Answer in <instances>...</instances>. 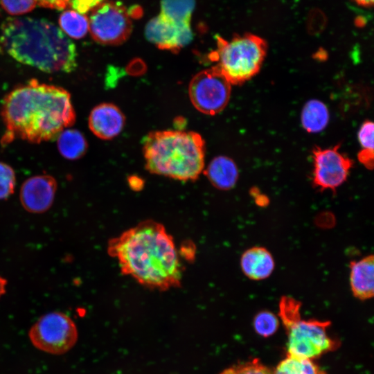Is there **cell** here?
<instances>
[{"instance_id":"4dcf8cb0","label":"cell","mask_w":374,"mask_h":374,"mask_svg":"<svg viewBox=\"0 0 374 374\" xmlns=\"http://www.w3.org/2000/svg\"><path fill=\"white\" fill-rule=\"evenodd\" d=\"M128 182L130 188L134 190H139L143 186V183L141 179L136 176L130 177Z\"/></svg>"},{"instance_id":"6da1fadb","label":"cell","mask_w":374,"mask_h":374,"mask_svg":"<svg viewBox=\"0 0 374 374\" xmlns=\"http://www.w3.org/2000/svg\"><path fill=\"white\" fill-rule=\"evenodd\" d=\"M108 254L123 274L150 289L166 291L181 284L183 267L174 240L165 226L147 220L108 242Z\"/></svg>"},{"instance_id":"ac0fdd59","label":"cell","mask_w":374,"mask_h":374,"mask_svg":"<svg viewBox=\"0 0 374 374\" xmlns=\"http://www.w3.org/2000/svg\"><path fill=\"white\" fill-rule=\"evenodd\" d=\"M57 148L62 156L67 159L81 158L87 149V142L77 130H64L58 135Z\"/></svg>"},{"instance_id":"1f68e13d","label":"cell","mask_w":374,"mask_h":374,"mask_svg":"<svg viewBox=\"0 0 374 374\" xmlns=\"http://www.w3.org/2000/svg\"><path fill=\"white\" fill-rule=\"evenodd\" d=\"M8 281L6 278L0 276V298L6 293V285Z\"/></svg>"},{"instance_id":"9a60e30c","label":"cell","mask_w":374,"mask_h":374,"mask_svg":"<svg viewBox=\"0 0 374 374\" xmlns=\"http://www.w3.org/2000/svg\"><path fill=\"white\" fill-rule=\"evenodd\" d=\"M240 266L244 274L254 280L268 278L275 267L271 253L262 247H253L246 250L242 255Z\"/></svg>"},{"instance_id":"44dd1931","label":"cell","mask_w":374,"mask_h":374,"mask_svg":"<svg viewBox=\"0 0 374 374\" xmlns=\"http://www.w3.org/2000/svg\"><path fill=\"white\" fill-rule=\"evenodd\" d=\"M272 374H326L312 359L287 355Z\"/></svg>"},{"instance_id":"d6a6232c","label":"cell","mask_w":374,"mask_h":374,"mask_svg":"<svg viewBox=\"0 0 374 374\" xmlns=\"http://www.w3.org/2000/svg\"><path fill=\"white\" fill-rule=\"evenodd\" d=\"M357 4L364 6L371 7L373 4V0H354Z\"/></svg>"},{"instance_id":"cb8c5ba5","label":"cell","mask_w":374,"mask_h":374,"mask_svg":"<svg viewBox=\"0 0 374 374\" xmlns=\"http://www.w3.org/2000/svg\"><path fill=\"white\" fill-rule=\"evenodd\" d=\"M220 374H272V372L258 359L234 365Z\"/></svg>"},{"instance_id":"7a4b0ae2","label":"cell","mask_w":374,"mask_h":374,"mask_svg":"<svg viewBox=\"0 0 374 374\" xmlns=\"http://www.w3.org/2000/svg\"><path fill=\"white\" fill-rule=\"evenodd\" d=\"M1 114L6 127L3 145L15 139L33 143L49 141L75 121L70 93L35 79L6 96Z\"/></svg>"},{"instance_id":"e0dca14e","label":"cell","mask_w":374,"mask_h":374,"mask_svg":"<svg viewBox=\"0 0 374 374\" xmlns=\"http://www.w3.org/2000/svg\"><path fill=\"white\" fill-rule=\"evenodd\" d=\"M329 121V112L326 105L319 100H310L304 105L301 113V123L308 132L322 131Z\"/></svg>"},{"instance_id":"30bf717a","label":"cell","mask_w":374,"mask_h":374,"mask_svg":"<svg viewBox=\"0 0 374 374\" xmlns=\"http://www.w3.org/2000/svg\"><path fill=\"white\" fill-rule=\"evenodd\" d=\"M313 184L321 190L335 191L347 179L353 161L339 151V145L332 148H315L313 150Z\"/></svg>"},{"instance_id":"3957f363","label":"cell","mask_w":374,"mask_h":374,"mask_svg":"<svg viewBox=\"0 0 374 374\" xmlns=\"http://www.w3.org/2000/svg\"><path fill=\"white\" fill-rule=\"evenodd\" d=\"M0 52L46 73H71L77 66L74 43L44 19H6L0 30Z\"/></svg>"},{"instance_id":"2e32d148","label":"cell","mask_w":374,"mask_h":374,"mask_svg":"<svg viewBox=\"0 0 374 374\" xmlns=\"http://www.w3.org/2000/svg\"><path fill=\"white\" fill-rule=\"evenodd\" d=\"M205 175L214 187L226 190L235 185L238 178V170L231 159L219 156L209 163Z\"/></svg>"},{"instance_id":"d6986e66","label":"cell","mask_w":374,"mask_h":374,"mask_svg":"<svg viewBox=\"0 0 374 374\" xmlns=\"http://www.w3.org/2000/svg\"><path fill=\"white\" fill-rule=\"evenodd\" d=\"M58 22L61 30L74 39L84 37L89 31L88 17L73 10L64 11L60 15Z\"/></svg>"},{"instance_id":"8fae6325","label":"cell","mask_w":374,"mask_h":374,"mask_svg":"<svg viewBox=\"0 0 374 374\" xmlns=\"http://www.w3.org/2000/svg\"><path fill=\"white\" fill-rule=\"evenodd\" d=\"M145 35L158 48L172 52H178L193 39L190 23H175L161 14L147 23Z\"/></svg>"},{"instance_id":"ba28073f","label":"cell","mask_w":374,"mask_h":374,"mask_svg":"<svg viewBox=\"0 0 374 374\" xmlns=\"http://www.w3.org/2000/svg\"><path fill=\"white\" fill-rule=\"evenodd\" d=\"M32 344L40 350L61 355L76 343L78 330L73 321L66 314L53 312L41 317L29 331Z\"/></svg>"},{"instance_id":"f1b7e54d","label":"cell","mask_w":374,"mask_h":374,"mask_svg":"<svg viewBox=\"0 0 374 374\" xmlns=\"http://www.w3.org/2000/svg\"><path fill=\"white\" fill-rule=\"evenodd\" d=\"M359 161L368 169L373 168V150L362 149L357 154Z\"/></svg>"},{"instance_id":"277c9868","label":"cell","mask_w":374,"mask_h":374,"mask_svg":"<svg viewBox=\"0 0 374 374\" xmlns=\"http://www.w3.org/2000/svg\"><path fill=\"white\" fill-rule=\"evenodd\" d=\"M143 152L146 169L155 175L194 181L204 168V141L195 132H152L143 139Z\"/></svg>"},{"instance_id":"8992f818","label":"cell","mask_w":374,"mask_h":374,"mask_svg":"<svg viewBox=\"0 0 374 374\" xmlns=\"http://www.w3.org/2000/svg\"><path fill=\"white\" fill-rule=\"evenodd\" d=\"M267 50L266 42L253 34L236 35L230 40L218 36L211 58L231 84H240L258 73Z\"/></svg>"},{"instance_id":"52a82bcc","label":"cell","mask_w":374,"mask_h":374,"mask_svg":"<svg viewBox=\"0 0 374 374\" xmlns=\"http://www.w3.org/2000/svg\"><path fill=\"white\" fill-rule=\"evenodd\" d=\"M89 31L98 43L118 45L131 35L132 22L126 8L120 2L103 0L89 13Z\"/></svg>"},{"instance_id":"ffe728a7","label":"cell","mask_w":374,"mask_h":374,"mask_svg":"<svg viewBox=\"0 0 374 374\" xmlns=\"http://www.w3.org/2000/svg\"><path fill=\"white\" fill-rule=\"evenodd\" d=\"M195 0H161V12L175 23H190Z\"/></svg>"},{"instance_id":"9c48e42d","label":"cell","mask_w":374,"mask_h":374,"mask_svg":"<svg viewBox=\"0 0 374 374\" xmlns=\"http://www.w3.org/2000/svg\"><path fill=\"white\" fill-rule=\"evenodd\" d=\"M231 85L221 71L213 66L199 72L192 78L188 89L190 99L200 112L214 115L226 106Z\"/></svg>"},{"instance_id":"4fadbf2b","label":"cell","mask_w":374,"mask_h":374,"mask_svg":"<svg viewBox=\"0 0 374 374\" xmlns=\"http://www.w3.org/2000/svg\"><path fill=\"white\" fill-rule=\"evenodd\" d=\"M125 117L121 109L112 103H101L96 106L89 117V127L98 138L111 139L123 128Z\"/></svg>"},{"instance_id":"4316f807","label":"cell","mask_w":374,"mask_h":374,"mask_svg":"<svg viewBox=\"0 0 374 374\" xmlns=\"http://www.w3.org/2000/svg\"><path fill=\"white\" fill-rule=\"evenodd\" d=\"M103 0H70L69 6L73 10L85 15Z\"/></svg>"},{"instance_id":"7402d4cb","label":"cell","mask_w":374,"mask_h":374,"mask_svg":"<svg viewBox=\"0 0 374 374\" xmlns=\"http://www.w3.org/2000/svg\"><path fill=\"white\" fill-rule=\"evenodd\" d=\"M278 318L271 312L262 311L258 313L253 319V328L256 332L263 337L274 334L278 327Z\"/></svg>"},{"instance_id":"5b68a950","label":"cell","mask_w":374,"mask_h":374,"mask_svg":"<svg viewBox=\"0 0 374 374\" xmlns=\"http://www.w3.org/2000/svg\"><path fill=\"white\" fill-rule=\"evenodd\" d=\"M300 307L301 303L290 296H283L279 303V315L287 334V355L313 359L335 350L338 342L327 332L330 322L301 319Z\"/></svg>"},{"instance_id":"83f0119b","label":"cell","mask_w":374,"mask_h":374,"mask_svg":"<svg viewBox=\"0 0 374 374\" xmlns=\"http://www.w3.org/2000/svg\"><path fill=\"white\" fill-rule=\"evenodd\" d=\"M37 4L39 6L62 10L69 6L70 0H36Z\"/></svg>"},{"instance_id":"7c38bea8","label":"cell","mask_w":374,"mask_h":374,"mask_svg":"<svg viewBox=\"0 0 374 374\" xmlns=\"http://www.w3.org/2000/svg\"><path fill=\"white\" fill-rule=\"evenodd\" d=\"M57 188L56 179L51 175L31 177L24 181L21 186V204L28 213H43L53 205Z\"/></svg>"},{"instance_id":"603a6c76","label":"cell","mask_w":374,"mask_h":374,"mask_svg":"<svg viewBox=\"0 0 374 374\" xmlns=\"http://www.w3.org/2000/svg\"><path fill=\"white\" fill-rule=\"evenodd\" d=\"M16 177L9 165L0 162V200L8 199L14 192Z\"/></svg>"},{"instance_id":"5bb4252c","label":"cell","mask_w":374,"mask_h":374,"mask_svg":"<svg viewBox=\"0 0 374 374\" xmlns=\"http://www.w3.org/2000/svg\"><path fill=\"white\" fill-rule=\"evenodd\" d=\"M350 285L353 295L360 300H367L374 294L373 256H367L350 263Z\"/></svg>"},{"instance_id":"484cf974","label":"cell","mask_w":374,"mask_h":374,"mask_svg":"<svg viewBox=\"0 0 374 374\" xmlns=\"http://www.w3.org/2000/svg\"><path fill=\"white\" fill-rule=\"evenodd\" d=\"M373 123L365 121L358 132V140L362 149L373 150Z\"/></svg>"},{"instance_id":"d4e9b609","label":"cell","mask_w":374,"mask_h":374,"mask_svg":"<svg viewBox=\"0 0 374 374\" xmlns=\"http://www.w3.org/2000/svg\"><path fill=\"white\" fill-rule=\"evenodd\" d=\"M2 8L12 15H23L33 10L36 0H0Z\"/></svg>"},{"instance_id":"f546056e","label":"cell","mask_w":374,"mask_h":374,"mask_svg":"<svg viewBox=\"0 0 374 374\" xmlns=\"http://www.w3.org/2000/svg\"><path fill=\"white\" fill-rule=\"evenodd\" d=\"M195 248L191 242H185L181 247L180 253H179V256L190 260L194 258Z\"/></svg>"}]
</instances>
